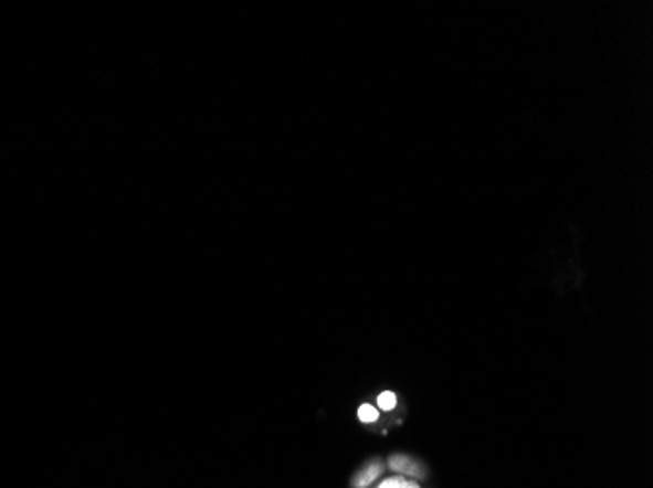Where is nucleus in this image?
I'll return each instance as SVG.
<instances>
[{"label": "nucleus", "instance_id": "5", "mask_svg": "<svg viewBox=\"0 0 653 488\" xmlns=\"http://www.w3.org/2000/svg\"><path fill=\"white\" fill-rule=\"evenodd\" d=\"M396 404H398V396H396V393L386 391V393H382V395L378 396V406H380L382 411H393V409H396Z\"/></svg>", "mask_w": 653, "mask_h": 488}, {"label": "nucleus", "instance_id": "4", "mask_svg": "<svg viewBox=\"0 0 653 488\" xmlns=\"http://www.w3.org/2000/svg\"><path fill=\"white\" fill-rule=\"evenodd\" d=\"M378 416H380V413L373 409L372 404H362V406L358 409V418L366 422V424L378 421Z\"/></svg>", "mask_w": 653, "mask_h": 488}, {"label": "nucleus", "instance_id": "3", "mask_svg": "<svg viewBox=\"0 0 653 488\" xmlns=\"http://www.w3.org/2000/svg\"><path fill=\"white\" fill-rule=\"evenodd\" d=\"M378 488H421L415 480L408 479V477H391V479L383 480Z\"/></svg>", "mask_w": 653, "mask_h": 488}, {"label": "nucleus", "instance_id": "1", "mask_svg": "<svg viewBox=\"0 0 653 488\" xmlns=\"http://www.w3.org/2000/svg\"><path fill=\"white\" fill-rule=\"evenodd\" d=\"M390 469L398 473L399 477H408V479L409 477H415V479L424 477L423 467L417 465L408 455H391Z\"/></svg>", "mask_w": 653, "mask_h": 488}, {"label": "nucleus", "instance_id": "2", "mask_svg": "<svg viewBox=\"0 0 653 488\" xmlns=\"http://www.w3.org/2000/svg\"><path fill=\"white\" fill-rule=\"evenodd\" d=\"M383 467L380 462H373V464L366 465L362 471L358 473L355 480H352V487L355 488H366L372 485L373 480L378 479L380 475H382Z\"/></svg>", "mask_w": 653, "mask_h": 488}]
</instances>
